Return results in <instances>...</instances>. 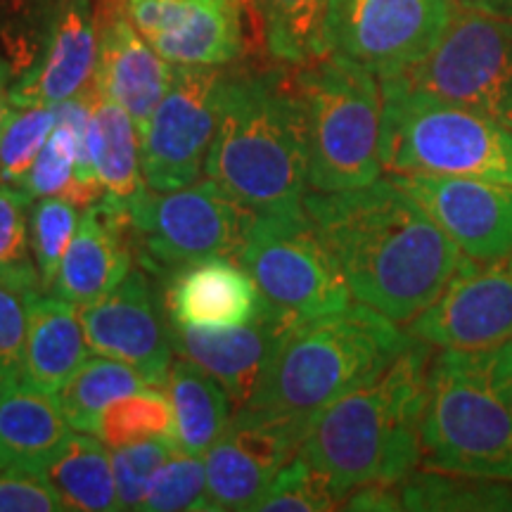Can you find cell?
<instances>
[{
	"label": "cell",
	"mask_w": 512,
	"mask_h": 512,
	"mask_svg": "<svg viewBox=\"0 0 512 512\" xmlns=\"http://www.w3.org/2000/svg\"><path fill=\"white\" fill-rule=\"evenodd\" d=\"M354 302L408 325L439 297L463 252L392 178L304 200Z\"/></svg>",
	"instance_id": "obj_1"
},
{
	"label": "cell",
	"mask_w": 512,
	"mask_h": 512,
	"mask_svg": "<svg viewBox=\"0 0 512 512\" xmlns=\"http://www.w3.org/2000/svg\"><path fill=\"white\" fill-rule=\"evenodd\" d=\"M430 344L415 342L384 373L311 420L299 453L344 503L368 484H399L422 460Z\"/></svg>",
	"instance_id": "obj_2"
},
{
	"label": "cell",
	"mask_w": 512,
	"mask_h": 512,
	"mask_svg": "<svg viewBox=\"0 0 512 512\" xmlns=\"http://www.w3.org/2000/svg\"><path fill=\"white\" fill-rule=\"evenodd\" d=\"M204 174L249 211L304 207L309 145L294 74L230 67Z\"/></svg>",
	"instance_id": "obj_3"
},
{
	"label": "cell",
	"mask_w": 512,
	"mask_h": 512,
	"mask_svg": "<svg viewBox=\"0 0 512 512\" xmlns=\"http://www.w3.org/2000/svg\"><path fill=\"white\" fill-rule=\"evenodd\" d=\"M413 342L411 332L361 302L302 320L245 406L309 430L320 411L377 380Z\"/></svg>",
	"instance_id": "obj_4"
},
{
	"label": "cell",
	"mask_w": 512,
	"mask_h": 512,
	"mask_svg": "<svg viewBox=\"0 0 512 512\" xmlns=\"http://www.w3.org/2000/svg\"><path fill=\"white\" fill-rule=\"evenodd\" d=\"M420 465L448 475L512 479V339L432 356Z\"/></svg>",
	"instance_id": "obj_5"
},
{
	"label": "cell",
	"mask_w": 512,
	"mask_h": 512,
	"mask_svg": "<svg viewBox=\"0 0 512 512\" xmlns=\"http://www.w3.org/2000/svg\"><path fill=\"white\" fill-rule=\"evenodd\" d=\"M294 88L304 110L311 190L335 192L382 178V83L349 57L299 64Z\"/></svg>",
	"instance_id": "obj_6"
},
{
	"label": "cell",
	"mask_w": 512,
	"mask_h": 512,
	"mask_svg": "<svg viewBox=\"0 0 512 512\" xmlns=\"http://www.w3.org/2000/svg\"><path fill=\"white\" fill-rule=\"evenodd\" d=\"M380 83V159L387 174L512 183L510 128L456 102L415 91L396 76H384Z\"/></svg>",
	"instance_id": "obj_7"
},
{
	"label": "cell",
	"mask_w": 512,
	"mask_h": 512,
	"mask_svg": "<svg viewBox=\"0 0 512 512\" xmlns=\"http://www.w3.org/2000/svg\"><path fill=\"white\" fill-rule=\"evenodd\" d=\"M252 216L211 178L169 192L145 188L126 209L133 256L159 280L207 259L240 261Z\"/></svg>",
	"instance_id": "obj_8"
},
{
	"label": "cell",
	"mask_w": 512,
	"mask_h": 512,
	"mask_svg": "<svg viewBox=\"0 0 512 512\" xmlns=\"http://www.w3.org/2000/svg\"><path fill=\"white\" fill-rule=\"evenodd\" d=\"M240 264L266 302L297 323L354 302L306 207L254 211Z\"/></svg>",
	"instance_id": "obj_9"
},
{
	"label": "cell",
	"mask_w": 512,
	"mask_h": 512,
	"mask_svg": "<svg viewBox=\"0 0 512 512\" xmlns=\"http://www.w3.org/2000/svg\"><path fill=\"white\" fill-rule=\"evenodd\" d=\"M392 76L512 131V19L453 5L437 48Z\"/></svg>",
	"instance_id": "obj_10"
},
{
	"label": "cell",
	"mask_w": 512,
	"mask_h": 512,
	"mask_svg": "<svg viewBox=\"0 0 512 512\" xmlns=\"http://www.w3.org/2000/svg\"><path fill=\"white\" fill-rule=\"evenodd\" d=\"M230 67H176L174 83L140 136L147 188L169 192L200 181Z\"/></svg>",
	"instance_id": "obj_11"
},
{
	"label": "cell",
	"mask_w": 512,
	"mask_h": 512,
	"mask_svg": "<svg viewBox=\"0 0 512 512\" xmlns=\"http://www.w3.org/2000/svg\"><path fill=\"white\" fill-rule=\"evenodd\" d=\"M451 15V0H330L328 53L349 57L384 79L425 60Z\"/></svg>",
	"instance_id": "obj_12"
},
{
	"label": "cell",
	"mask_w": 512,
	"mask_h": 512,
	"mask_svg": "<svg viewBox=\"0 0 512 512\" xmlns=\"http://www.w3.org/2000/svg\"><path fill=\"white\" fill-rule=\"evenodd\" d=\"M432 349L475 351L512 339V252L491 261L463 256L434 302L408 323Z\"/></svg>",
	"instance_id": "obj_13"
},
{
	"label": "cell",
	"mask_w": 512,
	"mask_h": 512,
	"mask_svg": "<svg viewBox=\"0 0 512 512\" xmlns=\"http://www.w3.org/2000/svg\"><path fill=\"white\" fill-rule=\"evenodd\" d=\"M81 320L91 354L126 363L152 387H164L176 349L155 275L131 268L112 292L81 306Z\"/></svg>",
	"instance_id": "obj_14"
},
{
	"label": "cell",
	"mask_w": 512,
	"mask_h": 512,
	"mask_svg": "<svg viewBox=\"0 0 512 512\" xmlns=\"http://www.w3.org/2000/svg\"><path fill=\"white\" fill-rule=\"evenodd\" d=\"M306 430L252 406L235 408L228 430L204 453L209 512L254 510L283 467L299 453Z\"/></svg>",
	"instance_id": "obj_15"
},
{
	"label": "cell",
	"mask_w": 512,
	"mask_h": 512,
	"mask_svg": "<svg viewBox=\"0 0 512 512\" xmlns=\"http://www.w3.org/2000/svg\"><path fill=\"white\" fill-rule=\"evenodd\" d=\"M389 178L430 214L465 256L491 261L512 252V183L434 174Z\"/></svg>",
	"instance_id": "obj_16"
},
{
	"label": "cell",
	"mask_w": 512,
	"mask_h": 512,
	"mask_svg": "<svg viewBox=\"0 0 512 512\" xmlns=\"http://www.w3.org/2000/svg\"><path fill=\"white\" fill-rule=\"evenodd\" d=\"M140 36L176 67H228L245 53L240 0H124Z\"/></svg>",
	"instance_id": "obj_17"
},
{
	"label": "cell",
	"mask_w": 512,
	"mask_h": 512,
	"mask_svg": "<svg viewBox=\"0 0 512 512\" xmlns=\"http://www.w3.org/2000/svg\"><path fill=\"white\" fill-rule=\"evenodd\" d=\"M294 325L297 320L264 302L259 313L242 325L207 328L171 323V339L176 354L214 375L226 387L235 408H240L252 401Z\"/></svg>",
	"instance_id": "obj_18"
},
{
	"label": "cell",
	"mask_w": 512,
	"mask_h": 512,
	"mask_svg": "<svg viewBox=\"0 0 512 512\" xmlns=\"http://www.w3.org/2000/svg\"><path fill=\"white\" fill-rule=\"evenodd\" d=\"M98 3V62L93 83L131 114L143 136L147 121L174 83L176 64L166 62L140 36L119 0Z\"/></svg>",
	"instance_id": "obj_19"
},
{
	"label": "cell",
	"mask_w": 512,
	"mask_h": 512,
	"mask_svg": "<svg viewBox=\"0 0 512 512\" xmlns=\"http://www.w3.org/2000/svg\"><path fill=\"white\" fill-rule=\"evenodd\" d=\"M98 62V3L64 0L36 60L15 76L12 105L57 107L91 86Z\"/></svg>",
	"instance_id": "obj_20"
},
{
	"label": "cell",
	"mask_w": 512,
	"mask_h": 512,
	"mask_svg": "<svg viewBox=\"0 0 512 512\" xmlns=\"http://www.w3.org/2000/svg\"><path fill=\"white\" fill-rule=\"evenodd\" d=\"M133 268L126 214L98 200L81 209V221L48 294L81 306L112 292Z\"/></svg>",
	"instance_id": "obj_21"
},
{
	"label": "cell",
	"mask_w": 512,
	"mask_h": 512,
	"mask_svg": "<svg viewBox=\"0 0 512 512\" xmlns=\"http://www.w3.org/2000/svg\"><path fill=\"white\" fill-rule=\"evenodd\" d=\"M264 294L235 259H207L166 280L164 304L176 325H242L264 306Z\"/></svg>",
	"instance_id": "obj_22"
},
{
	"label": "cell",
	"mask_w": 512,
	"mask_h": 512,
	"mask_svg": "<svg viewBox=\"0 0 512 512\" xmlns=\"http://www.w3.org/2000/svg\"><path fill=\"white\" fill-rule=\"evenodd\" d=\"M88 354L79 306L48 292L31 294L24 382L57 394L88 361Z\"/></svg>",
	"instance_id": "obj_23"
},
{
	"label": "cell",
	"mask_w": 512,
	"mask_h": 512,
	"mask_svg": "<svg viewBox=\"0 0 512 512\" xmlns=\"http://www.w3.org/2000/svg\"><path fill=\"white\" fill-rule=\"evenodd\" d=\"M91 145L102 188L100 200L126 214L128 204L147 188L140 166V133L124 107L91 81Z\"/></svg>",
	"instance_id": "obj_24"
},
{
	"label": "cell",
	"mask_w": 512,
	"mask_h": 512,
	"mask_svg": "<svg viewBox=\"0 0 512 512\" xmlns=\"http://www.w3.org/2000/svg\"><path fill=\"white\" fill-rule=\"evenodd\" d=\"M60 498L64 510L114 512L121 510L112 453L95 434L72 432L36 465Z\"/></svg>",
	"instance_id": "obj_25"
},
{
	"label": "cell",
	"mask_w": 512,
	"mask_h": 512,
	"mask_svg": "<svg viewBox=\"0 0 512 512\" xmlns=\"http://www.w3.org/2000/svg\"><path fill=\"white\" fill-rule=\"evenodd\" d=\"M164 392L174 408V437L183 453L204 456L235 415L226 387L190 358H174Z\"/></svg>",
	"instance_id": "obj_26"
},
{
	"label": "cell",
	"mask_w": 512,
	"mask_h": 512,
	"mask_svg": "<svg viewBox=\"0 0 512 512\" xmlns=\"http://www.w3.org/2000/svg\"><path fill=\"white\" fill-rule=\"evenodd\" d=\"M72 432L57 394L27 382L0 392V453L8 463L36 467Z\"/></svg>",
	"instance_id": "obj_27"
},
{
	"label": "cell",
	"mask_w": 512,
	"mask_h": 512,
	"mask_svg": "<svg viewBox=\"0 0 512 512\" xmlns=\"http://www.w3.org/2000/svg\"><path fill=\"white\" fill-rule=\"evenodd\" d=\"M249 5L275 62L299 67L328 55L330 0H249Z\"/></svg>",
	"instance_id": "obj_28"
},
{
	"label": "cell",
	"mask_w": 512,
	"mask_h": 512,
	"mask_svg": "<svg viewBox=\"0 0 512 512\" xmlns=\"http://www.w3.org/2000/svg\"><path fill=\"white\" fill-rule=\"evenodd\" d=\"M399 498L401 510L512 512V479L415 470L399 482Z\"/></svg>",
	"instance_id": "obj_29"
},
{
	"label": "cell",
	"mask_w": 512,
	"mask_h": 512,
	"mask_svg": "<svg viewBox=\"0 0 512 512\" xmlns=\"http://www.w3.org/2000/svg\"><path fill=\"white\" fill-rule=\"evenodd\" d=\"M145 387H152V384L136 368L114 361V358L95 356L88 358L76 370L72 380L57 392V399H60V406L72 430L98 437L102 411L121 396H128Z\"/></svg>",
	"instance_id": "obj_30"
},
{
	"label": "cell",
	"mask_w": 512,
	"mask_h": 512,
	"mask_svg": "<svg viewBox=\"0 0 512 512\" xmlns=\"http://www.w3.org/2000/svg\"><path fill=\"white\" fill-rule=\"evenodd\" d=\"M34 200L17 185L0 183V287L22 294L43 292L31 247Z\"/></svg>",
	"instance_id": "obj_31"
},
{
	"label": "cell",
	"mask_w": 512,
	"mask_h": 512,
	"mask_svg": "<svg viewBox=\"0 0 512 512\" xmlns=\"http://www.w3.org/2000/svg\"><path fill=\"white\" fill-rule=\"evenodd\" d=\"M98 437L107 448L143 444L174 437V408L162 387H145L121 396L105 408L98 422Z\"/></svg>",
	"instance_id": "obj_32"
},
{
	"label": "cell",
	"mask_w": 512,
	"mask_h": 512,
	"mask_svg": "<svg viewBox=\"0 0 512 512\" xmlns=\"http://www.w3.org/2000/svg\"><path fill=\"white\" fill-rule=\"evenodd\" d=\"M64 0H0V53L19 76L36 60Z\"/></svg>",
	"instance_id": "obj_33"
},
{
	"label": "cell",
	"mask_w": 512,
	"mask_h": 512,
	"mask_svg": "<svg viewBox=\"0 0 512 512\" xmlns=\"http://www.w3.org/2000/svg\"><path fill=\"white\" fill-rule=\"evenodd\" d=\"M55 126V107H12L0 136V183L22 185Z\"/></svg>",
	"instance_id": "obj_34"
},
{
	"label": "cell",
	"mask_w": 512,
	"mask_h": 512,
	"mask_svg": "<svg viewBox=\"0 0 512 512\" xmlns=\"http://www.w3.org/2000/svg\"><path fill=\"white\" fill-rule=\"evenodd\" d=\"M81 214L74 202L64 197H38L31 207V247L41 273L43 292L50 290L60 264L72 245Z\"/></svg>",
	"instance_id": "obj_35"
},
{
	"label": "cell",
	"mask_w": 512,
	"mask_h": 512,
	"mask_svg": "<svg viewBox=\"0 0 512 512\" xmlns=\"http://www.w3.org/2000/svg\"><path fill=\"white\" fill-rule=\"evenodd\" d=\"M140 510L145 512H178V510H204L207 501V467L202 456L176 451L162 470L152 479L150 489L143 498Z\"/></svg>",
	"instance_id": "obj_36"
},
{
	"label": "cell",
	"mask_w": 512,
	"mask_h": 512,
	"mask_svg": "<svg viewBox=\"0 0 512 512\" xmlns=\"http://www.w3.org/2000/svg\"><path fill=\"white\" fill-rule=\"evenodd\" d=\"M339 501L323 477L297 453L283 470L275 475L266 494L259 498L254 510L259 512H323L337 508Z\"/></svg>",
	"instance_id": "obj_37"
},
{
	"label": "cell",
	"mask_w": 512,
	"mask_h": 512,
	"mask_svg": "<svg viewBox=\"0 0 512 512\" xmlns=\"http://www.w3.org/2000/svg\"><path fill=\"white\" fill-rule=\"evenodd\" d=\"M110 451L121 510H140L152 479L162 470L166 460L181 448H178L176 439L164 437L143 441V444L110 448Z\"/></svg>",
	"instance_id": "obj_38"
},
{
	"label": "cell",
	"mask_w": 512,
	"mask_h": 512,
	"mask_svg": "<svg viewBox=\"0 0 512 512\" xmlns=\"http://www.w3.org/2000/svg\"><path fill=\"white\" fill-rule=\"evenodd\" d=\"M31 294L0 287V392L24 382Z\"/></svg>",
	"instance_id": "obj_39"
},
{
	"label": "cell",
	"mask_w": 512,
	"mask_h": 512,
	"mask_svg": "<svg viewBox=\"0 0 512 512\" xmlns=\"http://www.w3.org/2000/svg\"><path fill=\"white\" fill-rule=\"evenodd\" d=\"M60 510H64L60 498L36 467L8 463L0 470V512Z\"/></svg>",
	"instance_id": "obj_40"
},
{
	"label": "cell",
	"mask_w": 512,
	"mask_h": 512,
	"mask_svg": "<svg viewBox=\"0 0 512 512\" xmlns=\"http://www.w3.org/2000/svg\"><path fill=\"white\" fill-rule=\"evenodd\" d=\"M12 83H15V72H12L10 62L0 53V136H3L5 121L12 112Z\"/></svg>",
	"instance_id": "obj_41"
},
{
	"label": "cell",
	"mask_w": 512,
	"mask_h": 512,
	"mask_svg": "<svg viewBox=\"0 0 512 512\" xmlns=\"http://www.w3.org/2000/svg\"><path fill=\"white\" fill-rule=\"evenodd\" d=\"M451 3L456 5V8L512 19V0H451Z\"/></svg>",
	"instance_id": "obj_42"
},
{
	"label": "cell",
	"mask_w": 512,
	"mask_h": 512,
	"mask_svg": "<svg viewBox=\"0 0 512 512\" xmlns=\"http://www.w3.org/2000/svg\"><path fill=\"white\" fill-rule=\"evenodd\" d=\"M5 465H8V460H5V458H3V453H0V470H3Z\"/></svg>",
	"instance_id": "obj_43"
},
{
	"label": "cell",
	"mask_w": 512,
	"mask_h": 512,
	"mask_svg": "<svg viewBox=\"0 0 512 512\" xmlns=\"http://www.w3.org/2000/svg\"><path fill=\"white\" fill-rule=\"evenodd\" d=\"M119 3H124V0H119Z\"/></svg>",
	"instance_id": "obj_44"
}]
</instances>
